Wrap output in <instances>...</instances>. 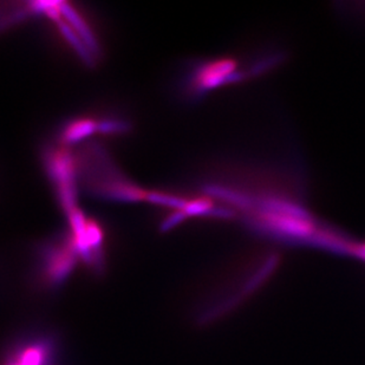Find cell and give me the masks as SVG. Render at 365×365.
<instances>
[{"label": "cell", "instance_id": "8", "mask_svg": "<svg viewBox=\"0 0 365 365\" xmlns=\"http://www.w3.org/2000/svg\"><path fill=\"white\" fill-rule=\"evenodd\" d=\"M130 122L116 115H107L97 120V131L106 135H122L130 131Z\"/></svg>", "mask_w": 365, "mask_h": 365}, {"label": "cell", "instance_id": "4", "mask_svg": "<svg viewBox=\"0 0 365 365\" xmlns=\"http://www.w3.org/2000/svg\"><path fill=\"white\" fill-rule=\"evenodd\" d=\"M235 61L228 58L199 63L190 71L187 82L190 96L197 98L208 90L235 80Z\"/></svg>", "mask_w": 365, "mask_h": 365}, {"label": "cell", "instance_id": "3", "mask_svg": "<svg viewBox=\"0 0 365 365\" xmlns=\"http://www.w3.org/2000/svg\"><path fill=\"white\" fill-rule=\"evenodd\" d=\"M44 169L56 190L59 205L66 215L77 206V161L75 153L66 145H48L41 156Z\"/></svg>", "mask_w": 365, "mask_h": 365}, {"label": "cell", "instance_id": "9", "mask_svg": "<svg viewBox=\"0 0 365 365\" xmlns=\"http://www.w3.org/2000/svg\"><path fill=\"white\" fill-rule=\"evenodd\" d=\"M145 201L160 205V206L169 207L176 210H183L188 200L183 197H176L173 194L163 193V192H148Z\"/></svg>", "mask_w": 365, "mask_h": 365}, {"label": "cell", "instance_id": "6", "mask_svg": "<svg viewBox=\"0 0 365 365\" xmlns=\"http://www.w3.org/2000/svg\"><path fill=\"white\" fill-rule=\"evenodd\" d=\"M61 11H62V17L64 18V21L71 26L77 37L88 48V51L93 55V58L96 59V56L100 53V45L95 38L93 30L90 29L89 25L86 24L82 16L70 4L62 3Z\"/></svg>", "mask_w": 365, "mask_h": 365}, {"label": "cell", "instance_id": "1", "mask_svg": "<svg viewBox=\"0 0 365 365\" xmlns=\"http://www.w3.org/2000/svg\"><path fill=\"white\" fill-rule=\"evenodd\" d=\"M77 176L88 193L102 200L138 202L147 193L124 176L100 143H88L76 155Z\"/></svg>", "mask_w": 365, "mask_h": 365}, {"label": "cell", "instance_id": "5", "mask_svg": "<svg viewBox=\"0 0 365 365\" xmlns=\"http://www.w3.org/2000/svg\"><path fill=\"white\" fill-rule=\"evenodd\" d=\"M55 359V339L37 334L19 341L9 354L6 365H52Z\"/></svg>", "mask_w": 365, "mask_h": 365}, {"label": "cell", "instance_id": "2", "mask_svg": "<svg viewBox=\"0 0 365 365\" xmlns=\"http://www.w3.org/2000/svg\"><path fill=\"white\" fill-rule=\"evenodd\" d=\"M37 274L48 289L57 291L64 286L80 259L70 233L45 240L37 248Z\"/></svg>", "mask_w": 365, "mask_h": 365}, {"label": "cell", "instance_id": "10", "mask_svg": "<svg viewBox=\"0 0 365 365\" xmlns=\"http://www.w3.org/2000/svg\"><path fill=\"white\" fill-rule=\"evenodd\" d=\"M185 219H187L186 214L183 213L182 210H176L175 213L169 215V217L163 221V225H161V231H170L172 228L181 224Z\"/></svg>", "mask_w": 365, "mask_h": 365}, {"label": "cell", "instance_id": "7", "mask_svg": "<svg viewBox=\"0 0 365 365\" xmlns=\"http://www.w3.org/2000/svg\"><path fill=\"white\" fill-rule=\"evenodd\" d=\"M97 131V120L89 116L71 118L63 124L59 131V145L68 147L83 142Z\"/></svg>", "mask_w": 365, "mask_h": 365}]
</instances>
